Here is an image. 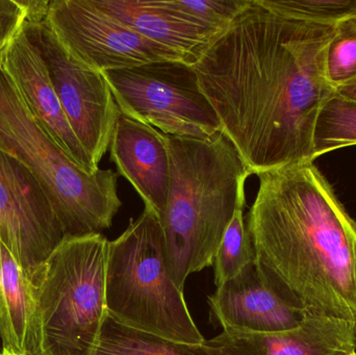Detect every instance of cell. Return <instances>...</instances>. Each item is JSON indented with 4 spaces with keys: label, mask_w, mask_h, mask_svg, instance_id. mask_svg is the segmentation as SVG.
<instances>
[{
    "label": "cell",
    "mask_w": 356,
    "mask_h": 355,
    "mask_svg": "<svg viewBox=\"0 0 356 355\" xmlns=\"http://www.w3.org/2000/svg\"><path fill=\"white\" fill-rule=\"evenodd\" d=\"M338 93L345 96V97L356 100V79L355 81H353V83H348V85H345V87L339 89Z\"/></svg>",
    "instance_id": "25"
},
{
    "label": "cell",
    "mask_w": 356,
    "mask_h": 355,
    "mask_svg": "<svg viewBox=\"0 0 356 355\" xmlns=\"http://www.w3.org/2000/svg\"><path fill=\"white\" fill-rule=\"evenodd\" d=\"M213 355H346L356 352V323L309 315L299 327L272 333H226L205 340Z\"/></svg>",
    "instance_id": "13"
},
{
    "label": "cell",
    "mask_w": 356,
    "mask_h": 355,
    "mask_svg": "<svg viewBox=\"0 0 356 355\" xmlns=\"http://www.w3.org/2000/svg\"><path fill=\"white\" fill-rule=\"evenodd\" d=\"M0 355H1V350H0Z\"/></svg>",
    "instance_id": "29"
},
{
    "label": "cell",
    "mask_w": 356,
    "mask_h": 355,
    "mask_svg": "<svg viewBox=\"0 0 356 355\" xmlns=\"http://www.w3.org/2000/svg\"><path fill=\"white\" fill-rule=\"evenodd\" d=\"M356 145V100L337 92L320 110L314 131V158Z\"/></svg>",
    "instance_id": "18"
},
{
    "label": "cell",
    "mask_w": 356,
    "mask_h": 355,
    "mask_svg": "<svg viewBox=\"0 0 356 355\" xmlns=\"http://www.w3.org/2000/svg\"><path fill=\"white\" fill-rule=\"evenodd\" d=\"M164 141L170 183L159 222L171 276L184 292L191 274L213 265L234 213L246 206L251 173L222 133L207 140L164 135Z\"/></svg>",
    "instance_id": "3"
},
{
    "label": "cell",
    "mask_w": 356,
    "mask_h": 355,
    "mask_svg": "<svg viewBox=\"0 0 356 355\" xmlns=\"http://www.w3.org/2000/svg\"><path fill=\"white\" fill-rule=\"evenodd\" d=\"M24 10L25 22L40 23L47 20L51 0H17Z\"/></svg>",
    "instance_id": "24"
},
{
    "label": "cell",
    "mask_w": 356,
    "mask_h": 355,
    "mask_svg": "<svg viewBox=\"0 0 356 355\" xmlns=\"http://www.w3.org/2000/svg\"><path fill=\"white\" fill-rule=\"evenodd\" d=\"M326 79L338 91L356 79V16L337 23L328 45Z\"/></svg>",
    "instance_id": "20"
},
{
    "label": "cell",
    "mask_w": 356,
    "mask_h": 355,
    "mask_svg": "<svg viewBox=\"0 0 356 355\" xmlns=\"http://www.w3.org/2000/svg\"><path fill=\"white\" fill-rule=\"evenodd\" d=\"M1 355H23V354H18V352H15V350L10 349V348L2 347Z\"/></svg>",
    "instance_id": "26"
},
{
    "label": "cell",
    "mask_w": 356,
    "mask_h": 355,
    "mask_svg": "<svg viewBox=\"0 0 356 355\" xmlns=\"http://www.w3.org/2000/svg\"><path fill=\"white\" fill-rule=\"evenodd\" d=\"M254 261V249L245 222L244 208H238L224 233L213 261L216 286L234 279Z\"/></svg>",
    "instance_id": "19"
},
{
    "label": "cell",
    "mask_w": 356,
    "mask_h": 355,
    "mask_svg": "<svg viewBox=\"0 0 356 355\" xmlns=\"http://www.w3.org/2000/svg\"><path fill=\"white\" fill-rule=\"evenodd\" d=\"M47 22L67 51L97 72L166 60L186 63L178 52L134 31L92 0H51Z\"/></svg>",
    "instance_id": "9"
},
{
    "label": "cell",
    "mask_w": 356,
    "mask_h": 355,
    "mask_svg": "<svg viewBox=\"0 0 356 355\" xmlns=\"http://www.w3.org/2000/svg\"><path fill=\"white\" fill-rule=\"evenodd\" d=\"M108 241L67 238L31 283L42 355H92L104 319Z\"/></svg>",
    "instance_id": "6"
},
{
    "label": "cell",
    "mask_w": 356,
    "mask_h": 355,
    "mask_svg": "<svg viewBox=\"0 0 356 355\" xmlns=\"http://www.w3.org/2000/svg\"><path fill=\"white\" fill-rule=\"evenodd\" d=\"M247 229L266 281L307 315L356 323V221L314 163L257 175Z\"/></svg>",
    "instance_id": "2"
},
{
    "label": "cell",
    "mask_w": 356,
    "mask_h": 355,
    "mask_svg": "<svg viewBox=\"0 0 356 355\" xmlns=\"http://www.w3.org/2000/svg\"><path fill=\"white\" fill-rule=\"evenodd\" d=\"M108 149L118 175L133 185L145 208L160 218L166 210L170 183V160L164 133L121 114Z\"/></svg>",
    "instance_id": "14"
},
{
    "label": "cell",
    "mask_w": 356,
    "mask_h": 355,
    "mask_svg": "<svg viewBox=\"0 0 356 355\" xmlns=\"http://www.w3.org/2000/svg\"><path fill=\"white\" fill-rule=\"evenodd\" d=\"M346 355H356V352H351V354H346Z\"/></svg>",
    "instance_id": "27"
},
{
    "label": "cell",
    "mask_w": 356,
    "mask_h": 355,
    "mask_svg": "<svg viewBox=\"0 0 356 355\" xmlns=\"http://www.w3.org/2000/svg\"><path fill=\"white\" fill-rule=\"evenodd\" d=\"M0 69L8 75L40 129L86 172L98 170L71 129L47 69L22 28L0 53Z\"/></svg>",
    "instance_id": "11"
},
{
    "label": "cell",
    "mask_w": 356,
    "mask_h": 355,
    "mask_svg": "<svg viewBox=\"0 0 356 355\" xmlns=\"http://www.w3.org/2000/svg\"><path fill=\"white\" fill-rule=\"evenodd\" d=\"M263 6L289 18L320 24L337 23L356 16V0H259Z\"/></svg>",
    "instance_id": "21"
},
{
    "label": "cell",
    "mask_w": 356,
    "mask_h": 355,
    "mask_svg": "<svg viewBox=\"0 0 356 355\" xmlns=\"http://www.w3.org/2000/svg\"><path fill=\"white\" fill-rule=\"evenodd\" d=\"M23 33L43 60L71 129L95 167L110 147L120 110L102 73L75 60L47 20L23 23Z\"/></svg>",
    "instance_id": "8"
},
{
    "label": "cell",
    "mask_w": 356,
    "mask_h": 355,
    "mask_svg": "<svg viewBox=\"0 0 356 355\" xmlns=\"http://www.w3.org/2000/svg\"><path fill=\"white\" fill-rule=\"evenodd\" d=\"M250 0H173L178 10L218 31H224Z\"/></svg>",
    "instance_id": "22"
},
{
    "label": "cell",
    "mask_w": 356,
    "mask_h": 355,
    "mask_svg": "<svg viewBox=\"0 0 356 355\" xmlns=\"http://www.w3.org/2000/svg\"><path fill=\"white\" fill-rule=\"evenodd\" d=\"M144 37L178 52L193 66L221 31L178 10L173 0H92Z\"/></svg>",
    "instance_id": "15"
},
{
    "label": "cell",
    "mask_w": 356,
    "mask_h": 355,
    "mask_svg": "<svg viewBox=\"0 0 356 355\" xmlns=\"http://www.w3.org/2000/svg\"><path fill=\"white\" fill-rule=\"evenodd\" d=\"M25 12L17 0H0V53L22 28Z\"/></svg>",
    "instance_id": "23"
},
{
    "label": "cell",
    "mask_w": 356,
    "mask_h": 355,
    "mask_svg": "<svg viewBox=\"0 0 356 355\" xmlns=\"http://www.w3.org/2000/svg\"><path fill=\"white\" fill-rule=\"evenodd\" d=\"M92 355H213L200 345L177 343L136 331L106 315Z\"/></svg>",
    "instance_id": "17"
},
{
    "label": "cell",
    "mask_w": 356,
    "mask_h": 355,
    "mask_svg": "<svg viewBox=\"0 0 356 355\" xmlns=\"http://www.w3.org/2000/svg\"><path fill=\"white\" fill-rule=\"evenodd\" d=\"M0 150L31 171L49 198L67 238L99 233L112 226L122 202L118 173L98 169L93 174L73 163L46 135L0 69Z\"/></svg>",
    "instance_id": "4"
},
{
    "label": "cell",
    "mask_w": 356,
    "mask_h": 355,
    "mask_svg": "<svg viewBox=\"0 0 356 355\" xmlns=\"http://www.w3.org/2000/svg\"><path fill=\"white\" fill-rule=\"evenodd\" d=\"M106 302L108 314L125 327L177 343L205 342L171 276L159 219L147 208L108 242Z\"/></svg>",
    "instance_id": "5"
},
{
    "label": "cell",
    "mask_w": 356,
    "mask_h": 355,
    "mask_svg": "<svg viewBox=\"0 0 356 355\" xmlns=\"http://www.w3.org/2000/svg\"><path fill=\"white\" fill-rule=\"evenodd\" d=\"M0 339L2 347L23 355H42L37 308L31 283L0 242Z\"/></svg>",
    "instance_id": "16"
},
{
    "label": "cell",
    "mask_w": 356,
    "mask_h": 355,
    "mask_svg": "<svg viewBox=\"0 0 356 355\" xmlns=\"http://www.w3.org/2000/svg\"><path fill=\"white\" fill-rule=\"evenodd\" d=\"M0 316H1V304H0Z\"/></svg>",
    "instance_id": "28"
},
{
    "label": "cell",
    "mask_w": 356,
    "mask_h": 355,
    "mask_svg": "<svg viewBox=\"0 0 356 355\" xmlns=\"http://www.w3.org/2000/svg\"><path fill=\"white\" fill-rule=\"evenodd\" d=\"M65 240L49 198L31 171L0 150V242L29 283Z\"/></svg>",
    "instance_id": "10"
},
{
    "label": "cell",
    "mask_w": 356,
    "mask_h": 355,
    "mask_svg": "<svg viewBox=\"0 0 356 355\" xmlns=\"http://www.w3.org/2000/svg\"><path fill=\"white\" fill-rule=\"evenodd\" d=\"M121 114L164 135L207 140L221 133L193 66L180 60L102 72Z\"/></svg>",
    "instance_id": "7"
},
{
    "label": "cell",
    "mask_w": 356,
    "mask_h": 355,
    "mask_svg": "<svg viewBox=\"0 0 356 355\" xmlns=\"http://www.w3.org/2000/svg\"><path fill=\"white\" fill-rule=\"evenodd\" d=\"M209 302L226 333H280L299 327L309 316L270 286L255 261L218 286Z\"/></svg>",
    "instance_id": "12"
},
{
    "label": "cell",
    "mask_w": 356,
    "mask_h": 355,
    "mask_svg": "<svg viewBox=\"0 0 356 355\" xmlns=\"http://www.w3.org/2000/svg\"><path fill=\"white\" fill-rule=\"evenodd\" d=\"M334 26L250 0L193 65L221 133L251 175L315 162L316 122L338 92L325 71Z\"/></svg>",
    "instance_id": "1"
}]
</instances>
